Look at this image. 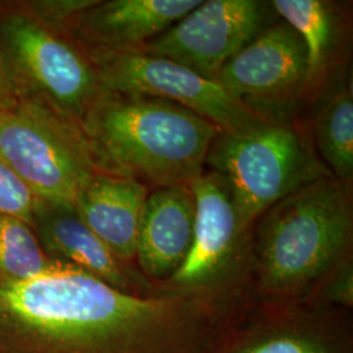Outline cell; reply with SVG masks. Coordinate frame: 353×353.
<instances>
[{
  "instance_id": "obj_12",
  "label": "cell",
  "mask_w": 353,
  "mask_h": 353,
  "mask_svg": "<svg viewBox=\"0 0 353 353\" xmlns=\"http://www.w3.org/2000/svg\"><path fill=\"white\" fill-rule=\"evenodd\" d=\"M32 228L51 261L90 274L117 290L139 296L157 294V287L134 265L118 259L77 216L72 205L37 199Z\"/></svg>"
},
{
  "instance_id": "obj_4",
  "label": "cell",
  "mask_w": 353,
  "mask_h": 353,
  "mask_svg": "<svg viewBox=\"0 0 353 353\" xmlns=\"http://www.w3.org/2000/svg\"><path fill=\"white\" fill-rule=\"evenodd\" d=\"M205 165L225 178L241 227L248 232L292 192L332 176L312 135L290 117L262 118L234 131H220Z\"/></svg>"
},
{
  "instance_id": "obj_11",
  "label": "cell",
  "mask_w": 353,
  "mask_h": 353,
  "mask_svg": "<svg viewBox=\"0 0 353 353\" xmlns=\"http://www.w3.org/2000/svg\"><path fill=\"white\" fill-rule=\"evenodd\" d=\"M306 50L300 36L276 21L239 51L216 81L236 101L265 118L290 117L306 97Z\"/></svg>"
},
{
  "instance_id": "obj_9",
  "label": "cell",
  "mask_w": 353,
  "mask_h": 353,
  "mask_svg": "<svg viewBox=\"0 0 353 353\" xmlns=\"http://www.w3.org/2000/svg\"><path fill=\"white\" fill-rule=\"evenodd\" d=\"M210 353H353L351 310L250 300Z\"/></svg>"
},
{
  "instance_id": "obj_10",
  "label": "cell",
  "mask_w": 353,
  "mask_h": 353,
  "mask_svg": "<svg viewBox=\"0 0 353 353\" xmlns=\"http://www.w3.org/2000/svg\"><path fill=\"white\" fill-rule=\"evenodd\" d=\"M272 12L270 3L259 0H202L139 52L173 61L216 81L228 61L275 23Z\"/></svg>"
},
{
  "instance_id": "obj_3",
  "label": "cell",
  "mask_w": 353,
  "mask_h": 353,
  "mask_svg": "<svg viewBox=\"0 0 353 353\" xmlns=\"http://www.w3.org/2000/svg\"><path fill=\"white\" fill-rule=\"evenodd\" d=\"M79 126L101 172L145 181L157 189L190 185L201 176L221 131L174 102L106 90Z\"/></svg>"
},
{
  "instance_id": "obj_8",
  "label": "cell",
  "mask_w": 353,
  "mask_h": 353,
  "mask_svg": "<svg viewBox=\"0 0 353 353\" xmlns=\"http://www.w3.org/2000/svg\"><path fill=\"white\" fill-rule=\"evenodd\" d=\"M102 89L174 102L202 115L221 131H234L261 117L233 100L223 87L182 64L139 51H87Z\"/></svg>"
},
{
  "instance_id": "obj_1",
  "label": "cell",
  "mask_w": 353,
  "mask_h": 353,
  "mask_svg": "<svg viewBox=\"0 0 353 353\" xmlns=\"http://www.w3.org/2000/svg\"><path fill=\"white\" fill-rule=\"evenodd\" d=\"M241 310L186 294H132L61 265L0 281V353H210Z\"/></svg>"
},
{
  "instance_id": "obj_2",
  "label": "cell",
  "mask_w": 353,
  "mask_h": 353,
  "mask_svg": "<svg viewBox=\"0 0 353 353\" xmlns=\"http://www.w3.org/2000/svg\"><path fill=\"white\" fill-rule=\"evenodd\" d=\"M252 230V301H309L328 274L352 255L351 189L322 176L267 210Z\"/></svg>"
},
{
  "instance_id": "obj_15",
  "label": "cell",
  "mask_w": 353,
  "mask_h": 353,
  "mask_svg": "<svg viewBox=\"0 0 353 353\" xmlns=\"http://www.w3.org/2000/svg\"><path fill=\"white\" fill-rule=\"evenodd\" d=\"M147 196V186L138 179L100 172L79 191L74 210L118 259L132 265Z\"/></svg>"
},
{
  "instance_id": "obj_17",
  "label": "cell",
  "mask_w": 353,
  "mask_h": 353,
  "mask_svg": "<svg viewBox=\"0 0 353 353\" xmlns=\"http://www.w3.org/2000/svg\"><path fill=\"white\" fill-rule=\"evenodd\" d=\"M316 153L330 174L351 189L353 182V97L351 84L332 89L314 117Z\"/></svg>"
},
{
  "instance_id": "obj_20",
  "label": "cell",
  "mask_w": 353,
  "mask_h": 353,
  "mask_svg": "<svg viewBox=\"0 0 353 353\" xmlns=\"http://www.w3.org/2000/svg\"><path fill=\"white\" fill-rule=\"evenodd\" d=\"M37 198L24 181L0 160V214L17 217L32 225Z\"/></svg>"
},
{
  "instance_id": "obj_19",
  "label": "cell",
  "mask_w": 353,
  "mask_h": 353,
  "mask_svg": "<svg viewBox=\"0 0 353 353\" xmlns=\"http://www.w3.org/2000/svg\"><path fill=\"white\" fill-rule=\"evenodd\" d=\"M96 0H28L16 6L38 23L67 34L76 17Z\"/></svg>"
},
{
  "instance_id": "obj_5",
  "label": "cell",
  "mask_w": 353,
  "mask_h": 353,
  "mask_svg": "<svg viewBox=\"0 0 353 353\" xmlns=\"http://www.w3.org/2000/svg\"><path fill=\"white\" fill-rule=\"evenodd\" d=\"M0 57L19 101L43 105L77 125L103 92L83 48L16 6L0 13Z\"/></svg>"
},
{
  "instance_id": "obj_14",
  "label": "cell",
  "mask_w": 353,
  "mask_h": 353,
  "mask_svg": "<svg viewBox=\"0 0 353 353\" xmlns=\"http://www.w3.org/2000/svg\"><path fill=\"white\" fill-rule=\"evenodd\" d=\"M195 224V198L190 185L159 188L148 194L140 216L135 263L157 288L189 255Z\"/></svg>"
},
{
  "instance_id": "obj_23",
  "label": "cell",
  "mask_w": 353,
  "mask_h": 353,
  "mask_svg": "<svg viewBox=\"0 0 353 353\" xmlns=\"http://www.w3.org/2000/svg\"><path fill=\"white\" fill-rule=\"evenodd\" d=\"M0 113H1V112H0Z\"/></svg>"
},
{
  "instance_id": "obj_16",
  "label": "cell",
  "mask_w": 353,
  "mask_h": 353,
  "mask_svg": "<svg viewBox=\"0 0 353 353\" xmlns=\"http://www.w3.org/2000/svg\"><path fill=\"white\" fill-rule=\"evenodd\" d=\"M272 11L296 30L306 50V96L316 94L336 63L341 24L336 7L323 0H274Z\"/></svg>"
},
{
  "instance_id": "obj_18",
  "label": "cell",
  "mask_w": 353,
  "mask_h": 353,
  "mask_svg": "<svg viewBox=\"0 0 353 353\" xmlns=\"http://www.w3.org/2000/svg\"><path fill=\"white\" fill-rule=\"evenodd\" d=\"M26 221L0 214V281H23L57 268Z\"/></svg>"
},
{
  "instance_id": "obj_21",
  "label": "cell",
  "mask_w": 353,
  "mask_h": 353,
  "mask_svg": "<svg viewBox=\"0 0 353 353\" xmlns=\"http://www.w3.org/2000/svg\"><path fill=\"white\" fill-rule=\"evenodd\" d=\"M313 303H323L351 310L353 306L352 255L347 256L336 265L319 284L313 297Z\"/></svg>"
},
{
  "instance_id": "obj_13",
  "label": "cell",
  "mask_w": 353,
  "mask_h": 353,
  "mask_svg": "<svg viewBox=\"0 0 353 353\" xmlns=\"http://www.w3.org/2000/svg\"><path fill=\"white\" fill-rule=\"evenodd\" d=\"M201 0H96L67 36L87 51H140L198 7Z\"/></svg>"
},
{
  "instance_id": "obj_22",
  "label": "cell",
  "mask_w": 353,
  "mask_h": 353,
  "mask_svg": "<svg viewBox=\"0 0 353 353\" xmlns=\"http://www.w3.org/2000/svg\"><path fill=\"white\" fill-rule=\"evenodd\" d=\"M19 103V100L14 94L11 80L7 75L6 67L0 57V112L11 110Z\"/></svg>"
},
{
  "instance_id": "obj_7",
  "label": "cell",
  "mask_w": 353,
  "mask_h": 353,
  "mask_svg": "<svg viewBox=\"0 0 353 353\" xmlns=\"http://www.w3.org/2000/svg\"><path fill=\"white\" fill-rule=\"evenodd\" d=\"M195 198L194 237L179 270L159 293L195 296L214 301L250 299L249 256L252 230H243L227 181L203 172L190 183Z\"/></svg>"
},
{
  "instance_id": "obj_6",
  "label": "cell",
  "mask_w": 353,
  "mask_h": 353,
  "mask_svg": "<svg viewBox=\"0 0 353 353\" xmlns=\"http://www.w3.org/2000/svg\"><path fill=\"white\" fill-rule=\"evenodd\" d=\"M0 160L39 201L72 207L101 172L75 121L36 102L19 101L0 113Z\"/></svg>"
}]
</instances>
